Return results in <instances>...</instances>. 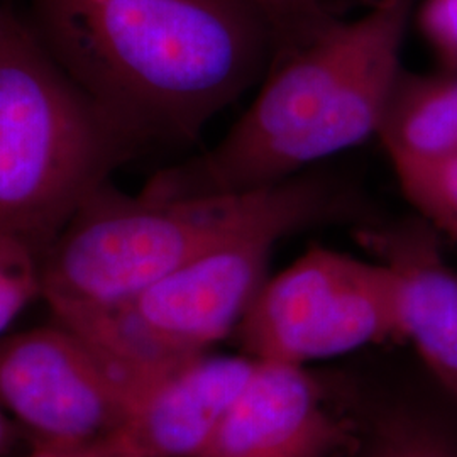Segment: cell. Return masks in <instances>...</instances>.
Instances as JSON below:
<instances>
[{
  "mask_svg": "<svg viewBox=\"0 0 457 457\" xmlns=\"http://www.w3.org/2000/svg\"><path fill=\"white\" fill-rule=\"evenodd\" d=\"M31 29L87 97L153 143H190L262 80L251 0H29Z\"/></svg>",
  "mask_w": 457,
  "mask_h": 457,
  "instance_id": "1",
  "label": "cell"
},
{
  "mask_svg": "<svg viewBox=\"0 0 457 457\" xmlns=\"http://www.w3.org/2000/svg\"><path fill=\"white\" fill-rule=\"evenodd\" d=\"M419 0H378L336 21L305 48L270 65L262 87L222 139L147 181L154 195H226L305 173L378 137Z\"/></svg>",
  "mask_w": 457,
  "mask_h": 457,
  "instance_id": "2",
  "label": "cell"
},
{
  "mask_svg": "<svg viewBox=\"0 0 457 457\" xmlns=\"http://www.w3.org/2000/svg\"><path fill=\"white\" fill-rule=\"evenodd\" d=\"M356 190L302 173L226 195H128L109 183L73 213L41 260L43 300L54 319L126 300L196 258L249 237L370 217Z\"/></svg>",
  "mask_w": 457,
  "mask_h": 457,
  "instance_id": "3",
  "label": "cell"
},
{
  "mask_svg": "<svg viewBox=\"0 0 457 457\" xmlns=\"http://www.w3.org/2000/svg\"><path fill=\"white\" fill-rule=\"evenodd\" d=\"M151 143L94 104L0 11V234L41 260L83 202Z\"/></svg>",
  "mask_w": 457,
  "mask_h": 457,
  "instance_id": "4",
  "label": "cell"
},
{
  "mask_svg": "<svg viewBox=\"0 0 457 457\" xmlns=\"http://www.w3.org/2000/svg\"><path fill=\"white\" fill-rule=\"evenodd\" d=\"M277 236L222 245L112 305L56 322L97 349L134 393L230 336L268 279Z\"/></svg>",
  "mask_w": 457,
  "mask_h": 457,
  "instance_id": "5",
  "label": "cell"
},
{
  "mask_svg": "<svg viewBox=\"0 0 457 457\" xmlns=\"http://www.w3.org/2000/svg\"><path fill=\"white\" fill-rule=\"evenodd\" d=\"M232 334L253 360L298 366L403 341L398 283L383 262L312 245L262 283Z\"/></svg>",
  "mask_w": 457,
  "mask_h": 457,
  "instance_id": "6",
  "label": "cell"
},
{
  "mask_svg": "<svg viewBox=\"0 0 457 457\" xmlns=\"http://www.w3.org/2000/svg\"><path fill=\"white\" fill-rule=\"evenodd\" d=\"M134 403L129 385L70 327L0 339V410L36 447H83L115 437Z\"/></svg>",
  "mask_w": 457,
  "mask_h": 457,
  "instance_id": "7",
  "label": "cell"
},
{
  "mask_svg": "<svg viewBox=\"0 0 457 457\" xmlns=\"http://www.w3.org/2000/svg\"><path fill=\"white\" fill-rule=\"evenodd\" d=\"M358 422L298 364L258 361L200 457H354Z\"/></svg>",
  "mask_w": 457,
  "mask_h": 457,
  "instance_id": "8",
  "label": "cell"
},
{
  "mask_svg": "<svg viewBox=\"0 0 457 457\" xmlns=\"http://www.w3.org/2000/svg\"><path fill=\"white\" fill-rule=\"evenodd\" d=\"M354 236L398 283L403 341L413 344L425 370L457 402V273L442 258L434 228L425 220L371 219Z\"/></svg>",
  "mask_w": 457,
  "mask_h": 457,
  "instance_id": "9",
  "label": "cell"
},
{
  "mask_svg": "<svg viewBox=\"0 0 457 457\" xmlns=\"http://www.w3.org/2000/svg\"><path fill=\"white\" fill-rule=\"evenodd\" d=\"M258 361L205 353L137 396L117 444L141 457H200L251 379Z\"/></svg>",
  "mask_w": 457,
  "mask_h": 457,
  "instance_id": "10",
  "label": "cell"
},
{
  "mask_svg": "<svg viewBox=\"0 0 457 457\" xmlns=\"http://www.w3.org/2000/svg\"><path fill=\"white\" fill-rule=\"evenodd\" d=\"M324 381L332 400L358 422L376 457H457L454 398L447 407L353 376L328 375Z\"/></svg>",
  "mask_w": 457,
  "mask_h": 457,
  "instance_id": "11",
  "label": "cell"
},
{
  "mask_svg": "<svg viewBox=\"0 0 457 457\" xmlns=\"http://www.w3.org/2000/svg\"><path fill=\"white\" fill-rule=\"evenodd\" d=\"M378 137L388 153L457 158V73L402 71Z\"/></svg>",
  "mask_w": 457,
  "mask_h": 457,
  "instance_id": "12",
  "label": "cell"
},
{
  "mask_svg": "<svg viewBox=\"0 0 457 457\" xmlns=\"http://www.w3.org/2000/svg\"><path fill=\"white\" fill-rule=\"evenodd\" d=\"M400 190L425 220L457 241V158L420 160L388 153Z\"/></svg>",
  "mask_w": 457,
  "mask_h": 457,
  "instance_id": "13",
  "label": "cell"
},
{
  "mask_svg": "<svg viewBox=\"0 0 457 457\" xmlns=\"http://www.w3.org/2000/svg\"><path fill=\"white\" fill-rule=\"evenodd\" d=\"M266 19L271 39V63L305 48L337 19L324 0H251ZM270 63V65H271Z\"/></svg>",
  "mask_w": 457,
  "mask_h": 457,
  "instance_id": "14",
  "label": "cell"
},
{
  "mask_svg": "<svg viewBox=\"0 0 457 457\" xmlns=\"http://www.w3.org/2000/svg\"><path fill=\"white\" fill-rule=\"evenodd\" d=\"M37 296H43L41 254L21 239L0 234V334Z\"/></svg>",
  "mask_w": 457,
  "mask_h": 457,
  "instance_id": "15",
  "label": "cell"
},
{
  "mask_svg": "<svg viewBox=\"0 0 457 457\" xmlns=\"http://www.w3.org/2000/svg\"><path fill=\"white\" fill-rule=\"evenodd\" d=\"M415 19L442 70L457 73V0H419Z\"/></svg>",
  "mask_w": 457,
  "mask_h": 457,
  "instance_id": "16",
  "label": "cell"
},
{
  "mask_svg": "<svg viewBox=\"0 0 457 457\" xmlns=\"http://www.w3.org/2000/svg\"><path fill=\"white\" fill-rule=\"evenodd\" d=\"M119 445L115 437L83 447H34L28 457H114Z\"/></svg>",
  "mask_w": 457,
  "mask_h": 457,
  "instance_id": "17",
  "label": "cell"
},
{
  "mask_svg": "<svg viewBox=\"0 0 457 457\" xmlns=\"http://www.w3.org/2000/svg\"><path fill=\"white\" fill-rule=\"evenodd\" d=\"M9 439H11V428H9V422L5 420V417H4V413H2V410H0V453L7 447Z\"/></svg>",
  "mask_w": 457,
  "mask_h": 457,
  "instance_id": "18",
  "label": "cell"
},
{
  "mask_svg": "<svg viewBox=\"0 0 457 457\" xmlns=\"http://www.w3.org/2000/svg\"><path fill=\"white\" fill-rule=\"evenodd\" d=\"M354 457H376L368 447H366V444H364V439H362V445H361L360 453L356 454Z\"/></svg>",
  "mask_w": 457,
  "mask_h": 457,
  "instance_id": "19",
  "label": "cell"
},
{
  "mask_svg": "<svg viewBox=\"0 0 457 457\" xmlns=\"http://www.w3.org/2000/svg\"><path fill=\"white\" fill-rule=\"evenodd\" d=\"M119 445V444H117ZM114 457H141L136 456V454H132V453H128V451H124L120 445H119V449H117V453H115Z\"/></svg>",
  "mask_w": 457,
  "mask_h": 457,
  "instance_id": "20",
  "label": "cell"
}]
</instances>
